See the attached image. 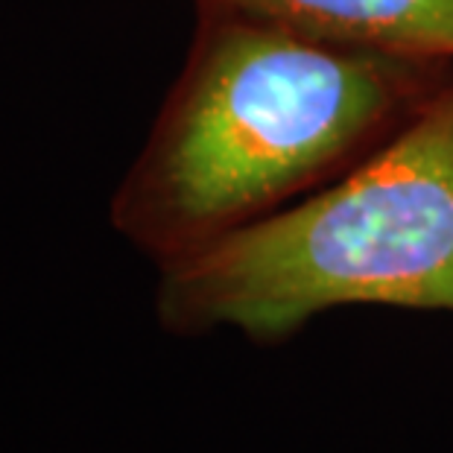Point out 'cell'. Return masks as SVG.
I'll use <instances>...</instances> for the list:
<instances>
[{
	"mask_svg": "<svg viewBox=\"0 0 453 453\" xmlns=\"http://www.w3.org/2000/svg\"><path fill=\"white\" fill-rule=\"evenodd\" d=\"M158 273L176 336L284 342L354 304L453 313V80L331 185Z\"/></svg>",
	"mask_w": 453,
	"mask_h": 453,
	"instance_id": "obj_2",
	"label": "cell"
},
{
	"mask_svg": "<svg viewBox=\"0 0 453 453\" xmlns=\"http://www.w3.org/2000/svg\"><path fill=\"white\" fill-rule=\"evenodd\" d=\"M453 62L311 38L196 6L185 65L111 196L158 269L316 194L398 134Z\"/></svg>",
	"mask_w": 453,
	"mask_h": 453,
	"instance_id": "obj_1",
	"label": "cell"
},
{
	"mask_svg": "<svg viewBox=\"0 0 453 453\" xmlns=\"http://www.w3.org/2000/svg\"><path fill=\"white\" fill-rule=\"evenodd\" d=\"M322 42L453 62V0H194Z\"/></svg>",
	"mask_w": 453,
	"mask_h": 453,
	"instance_id": "obj_3",
	"label": "cell"
}]
</instances>
